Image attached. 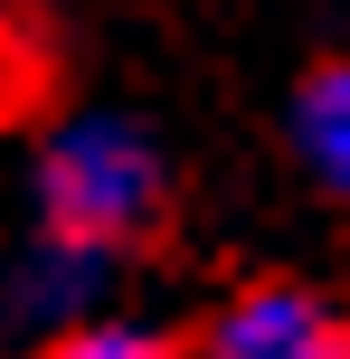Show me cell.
I'll use <instances>...</instances> for the list:
<instances>
[{
    "mask_svg": "<svg viewBox=\"0 0 350 359\" xmlns=\"http://www.w3.org/2000/svg\"><path fill=\"white\" fill-rule=\"evenodd\" d=\"M161 198H170L161 142H152L133 114H67V123L38 142L29 208H38V227L76 236V246L123 255L133 236L161 227Z\"/></svg>",
    "mask_w": 350,
    "mask_h": 359,
    "instance_id": "obj_1",
    "label": "cell"
},
{
    "mask_svg": "<svg viewBox=\"0 0 350 359\" xmlns=\"http://www.w3.org/2000/svg\"><path fill=\"white\" fill-rule=\"evenodd\" d=\"M199 359H350V303L294 274L237 284L199 331Z\"/></svg>",
    "mask_w": 350,
    "mask_h": 359,
    "instance_id": "obj_2",
    "label": "cell"
},
{
    "mask_svg": "<svg viewBox=\"0 0 350 359\" xmlns=\"http://www.w3.org/2000/svg\"><path fill=\"white\" fill-rule=\"evenodd\" d=\"M105 284H114L105 246H76V236H57V227H29L19 255L0 265V312L29 322V331H76V322H95Z\"/></svg>",
    "mask_w": 350,
    "mask_h": 359,
    "instance_id": "obj_3",
    "label": "cell"
},
{
    "mask_svg": "<svg viewBox=\"0 0 350 359\" xmlns=\"http://www.w3.org/2000/svg\"><path fill=\"white\" fill-rule=\"evenodd\" d=\"M294 161L313 170V189L332 208H350V57L303 76V95H294Z\"/></svg>",
    "mask_w": 350,
    "mask_h": 359,
    "instance_id": "obj_4",
    "label": "cell"
},
{
    "mask_svg": "<svg viewBox=\"0 0 350 359\" xmlns=\"http://www.w3.org/2000/svg\"><path fill=\"white\" fill-rule=\"evenodd\" d=\"M38 359H199V350L161 341V331H142V322L95 312V322H76V331H48V341H38Z\"/></svg>",
    "mask_w": 350,
    "mask_h": 359,
    "instance_id": "obj_5",
    "label": "cell"
}]
</instances>
